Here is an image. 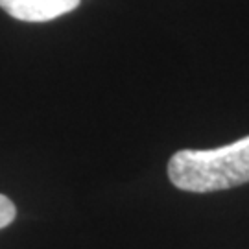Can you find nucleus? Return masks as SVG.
<instances>
[{
	"label": "nucleus",
	"instance_id": "nucleus-2",
	"mask_svg": "<svg viewBox=\"0 0 249 249\" xmlns=\"http://www.w3.org/2000/svg\"><path fill=\"white\" fill-rule=\"evenodd\" d=\"M81 0H0V8L9 17L24 22H46L71 13Z\"/></svg>",
	"mask_w": 249,
	"mask_h": 249
},
{
	"label": "nucleus",
	"instance_id": "nucleus-1",
	"mask_svg": "<svg viewBox=\"0 0 249 249\" xmlns=\"http://www.w3.org/2000/svg\"><path fill=\"white\" fill-rule=\"evenodd\" d=\"M168 179L179 190L216 192L249 183V135L214 150H179L168 162Z\"/></svg>",
	"mask_w": 249,
	"mask_h": 249
},
{
	"label": "nucleus",
	"instance_id": "nucleus-3",
	"mask_svg": "<svg viewBox=\"0 0 249 249\" xmlns=\"http://www.w3.org/2000/svg\"><path fill=\"white\" fill-rule=\"evenodd\" d=\"M15 216H17L15 203H13L8 196L0 194V229L8 227L9 223L15 220Z\"/></svg>",
	"mask_w": 249,
	"mask_h": 249
}]
</instances>
